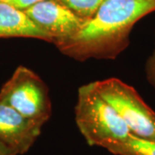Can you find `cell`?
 Listing matches in <instances>:
<instances>
[{
  "mask_svg": "<svg viewBox=\"0 0 155 155\" xmlns=\"http://www.w3.org/2000/svg\"><path fill=\"white\" fill-rule=\"evenodd\" d=\"M8 1H10V0H0V2H8Z\"/></svg>",
  "mask_w": 155,
  "mask_h": 155,
  "instance_id": "13",
  "label": "cell"
},
{
  "mask_svg": "<svg viewBox=\"0 0 155 155\" xmlns=\"http://www.w3.org/2000/svg\"><path fill=\"white\" fill-rule=\"evenodd\" d=\"M60 3L76 14L78 17L88 21L105 0H58Z\"/></svg>",
  "mask_w": 155,
  "mask_h": 155,
  "instance_id": "9",
  "label": "cell"
},
{
  "mask_svg": "<svg viewBox=\"0 0 155 155\" xmlns=\"http://www.w3.org/2000/svg\"><path fill=\"white\" fill-rule=\"evenodd\" d=\"M0 99L41 125L49 120L52 104L48 89L36 73L20 66L1 88Z\"/></svg>",
  "mask_w": 155,
  "mask_h": 155,
  "instance_id": "4",
  "label": "cell"
},
{
  "mask_svg": "<svg viewBox=\"0 0 155 155\" xmlns=\"http://www.w3.org/2000/svg\"><path fill=\"white\" fill-rule=\"evenodd\" d=\"M29 19L45 33L53 43L68 38L86 22L58 0H45L24 10Z\"/></svg>",
  "mask_w": 155,
  "mask_h": 155,
  "instance_id": "5",
  "label": "cell"
},
{
  "mask_svg": "<svg viewBox=\"0 0 155 155\" xmlns=\"http://www.w3.org/2000/svg\"><path fill=\"white\" fill-rule=\"evenodd\" d=\"M42 1H45V0H10L6 3H9L11 5L24 11L28 7L34 5L37 3H40V2H42Z\"/></svg>",
  "mask_w": 155,
  "mask_h": 155,
  "instance_id": "11",
  "label": "cell"
},
{
  "mask_svg": "<svg viewBox=\"0 0 155 155\" xmlns=\"http://www.w3.org/2000/svg\"><path fill=\"white\" fill-rule=\"evenodd\" d=\"M75 120L90 146L109 147L122 142L131 134L127 124L90 83L78 89Z\"/></svg>",
  "mask_w": 155,
  "mask_h": 155,
  "instance_id": "2",
  "label": "cell"
},
{
  "mask_svg": "<svg viewBox=\"0 0 155 155\" xmlns=\"http://www.w3.org/2000/svg\"><path fill=\"white\" fill-rule=\"evenodd\" d=\"M42 125L23 116L0 99V141L18 155L26 153L41 133Z\"/></svg>",
  "mask_w": 155,
  "mask_h": 155,
  "instance_id": "6",
  "label": "cell"
},
{
  "mask_svg": "<svg viewBox=\"0 0 155 155\" xmlns=\"http://www.w3.org/2000/svg\"><path fill=\"white\" fill-rule=\"evenodd\" d=\"M146 74L147 81L155 89V47L146 64Z\"/></svg>",
  "mask_w": 155,
  "mask_h": 155,
  "instance_id": "10",
  "label": "cell"
},
{
  "mask_svg": "<svg viewBox=\"0 0 155 155\" xmlns=\"http://www.w3.org/2000/svg\"><path fill=\"white\" fill-rule=\"evenodd\" d=\"M0 155H18L13 149L9 147L7 145L0 141Z\"/></svg>",
  "mask_w": 155,
  "mask_h": 155,
  "instance_id": "12",
  "label": "cell"
},
{
  "mask_svg": "<svg viewBox=\"0 0 155 155\" xmlns=\"http://www.w3.org/2000/svg\"><path fill=\"white\" fill-rule=\"evenodd\" d=\"M92 84L101 97L122 117L132 134L155 140V112L135 89L116 78Z\"/></svg>",
  "mask_w": 155,
  "mask_h": 155,
  "instance_id": "3",
  "label": "cell"
},
{
  "mask_svg": "<svg viewBox=\"0 0 155 155\" xmlns=\"http://www.w3.org/2000/svg\"><path fill=\"white\" fill-rule=\"evenodd\" d=\"M154 11L155 0H105L78 32L54 44L77 61L113 60L127 48L135 23Z\"/></svg>",
  "mask_w": 155,
  "mask_h": 155,
  "instance_id": "1",
  "label": "cell"
},
{
  "mask_svg": "<svg viewBox=\"0 0 155 155\" xmlns=\"http://www.w3.org/2000/svg\"><path fill=\"white\" fill-rule=\"evenodd\" d=\"M26 37L52 42L50 36L34 23L24 11L0 2V38Z\"/></svg>",
  "mask_w": 155,
  "mask_h": 155,
  "instance_id": "7",
  "label": "cell"
},
{
  "mask_svg": "<svg viewBox=\"0 0 155 155\" xmlns=\"http://www.w3.org/2000/svg\"><path fill=\"white\" fill-rule=\"evenodd\" d=\"M106 150L114 155H155V140L140 138L131 134L125 140Z\"/></svg>",
  "mask_w": 155,
  "mask_h": 155,
  "instance_id": "8",
  "label": "cell"
}]
</instances>
